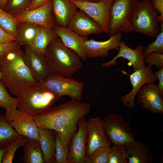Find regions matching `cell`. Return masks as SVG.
Wrapping results in <instances>:
<instances>
[{
    "mask_svg": "<svg viewBox=\"0 0 163 163\" xmlns=\"http://www.w3.org/2000/svg\"><path fill=\"white\" fill-rule=\"evenodd\" d=\"M51 11L55 25L67 27L78 8L70 0H51Z\"/></svg>",
    "mask_w": 163,
    "mask_h": 163,
    "instance_id": "44dd1931",
    "label": "cell"
},
{
    "mask_svg": "<svg viewBox=\"0 0 163 163\" xmlns=\"http://www.w3.org/2000/svg\"><path fill=\"white\" fill-rule=\"evenodd\" d=\"M48 0H31L26 10L30 11L37 8L45 3Z\"/></svg>",
    "mask_w": 163,
    "mask_h": 163,
    "instance_id": "60d3db41",
    "label": "cell"
},
{
    "mask_svg": "<svg viewBox=\"0 0 163 163\" xmlns=\"http://www.w3.org/2000/svg\"><path fill=\"white\" fill-rule=\"evenodd\" d=\"M102 122L106 134L113 145H124L135 140L136 133L119 114L107 115Z\"/></svg>",
    "mask_w": 163,
    "mask_h": 163,
    "instance_id": "ba28073f",
    "label": "cell"
},
{
    "mask_svg": "<svg viewBox=\"0 0 163 163\" xmlns=\"http://www.w3.org/2000/svg\"><path fill=\"white\" fill-rule=\"evenodd\" d=\"M0 39L7 42H10L17 40L5 32L0 27Z\"/></svg>",
    "mask_w": 163,
    "mask_h": 163,
    "instance_id": "b9f144b4",
    "label": "cell"
},
{
    "mask_svg": "<svg viewBox=\"0 0 163 163\" xmlns=\"http://www.w3.org/2000/svg\"><path fill=\"white\" fill-rule=\"evenodd\" d=\"M27 137L20 135L15 140L12 141L7 146V151L3 157L2 163H12L15 153L18 148L23 146L26 141Z\"/></svg>",
    "mask_w": 163,
    "mask_h": 163,
    "instance_id": "d6a6232c",
    "label": "cell"
},
{
    "mask_svg": "<svg viewBox=\"0 0 163 163\" xmlns=\"http://www.w3.org/2000/svg\"><path fill=\"white\" fill-rule=\"evenodd\" d=\"M155 75L159 80V83L157 86L158 88L160 94L163 97V68L159 69L158 71L153 72Z\"/></svg>",
    "mask_w": 163,
    "mask_h": 163,
    "instance_id": "ab89813d",
    "label": "cell"
},
{
    "mask_svg": "<svg viewBox=\"0 0 163 163\" xmlns=\"http://www.w3.org/2000/svg\"><path fill=\"white\" fill-rule=\"evenodd\" d=\"M24 154L22 160L24 163H44L43 152L39 141L27 137L23 146Z\"/></svg>",
    "mask_w": 163,
    "mask_h": 163,
    "instance_id": "4316f807",
    "label": "cell"
},
{
    "mask_svg": "<svg viewBox=\"0 0 163 163\" xmlns=\"http://www.w3.org/2000/svg\"><path fill=\"white\" fill-rule=\"evenodd\" d=\"M159 12L153 6L152 0L139 1L130 17L129 22L133 30L155 38L160 33V26L157 18Z\"/></svg>",
    "mask_w": 163,
    "mask_h": 163,
    "instance_id": "3957f363",
    "label": "cell"
},
{
    "mask_svg": "<svg viewBox=\"0 0 163 163\" xmlns=\"http://www.w3.org/2000/svg\"><path fill=\"white\" fill-rule=\"evenodd\" d=\"M124 145H114L107 157V163H127Z\"/></svg>",
    "mask_w": 163,
    "mask_h": 163,
    "instance_id": "836d02e7",
    "label": "cell"
},
{
    "mask_svg": "<svg viewBox=\"0 0 163 163\" xmlns=\"http://www.w3.org/2000/svg\"><path fill=\"white\" fill-rule=\"evenodd\" d=\"M130 82L133 87L131 91L127 94L120 97L121 102L128 108H134V100L139 90L144 85L155 82L158 79L152 72L151 67H144L137 70L129 75Z\"/></svg>",
    "mask_w": 163,
    "mask_h": 163,
    "instance_id": "7c38bea8",
    "label": "cell"
},
{
    "mask_svg": "<svg viewBox=\"0 0 163 163\" xmlns=\"http://www.w3.org/2000/svg\"><path fill=\"white\" fill-rule=\"evenodd\" d=\"M100 26L102 32L108 34L110 24L109 10L112 0L92 2L84 0H70Z\"/></svg>",
    "mask_w": 163,
    "mask_h": 163,
    "instance_id": "9c48e42d",
    "label": "cell"
},
{
    "mask_svg": "<svg viewBox=\"0 0 163 163\" xmlns=\"http://www.w3.org/2000/svg\"><path fill=\"white\" fill-rule=\"evenodd\" d=\"M53 29L57 37L66 47L75 51L83 61L87 60L84 43L88 38L80 36L67 27L55 25Z\"/></svg>",
    "mask_w": 163,
    "mask_h": 163,
    "instance_id": "ac0fdd59",
    "label": "cell"
},
{
    "mask_svg": "<svg viewBox=\"0 0 163 163\" xmlns=\"http://www.w3.org/2000/svg\"><path fill=\"white\" fill-rule=\"evenodd\" d=\"M119 50L118 53L112 59L107 62H103L102 66L108 68L117 64V59L123 57L129 61L128 65L133 66V71L146 66L145 62V56L143 53L144 47L140 45L137 46L135 49H133L128 46L123 40H121L119 44Z\"/></svg>",
    "mask_w": 163,
    "mask_h": 163,
    "instance_id": "9a60e30c",
    "label": "cell"
},
{
    "mask_svg": "<svg viewBox=\"0 0 163 163\" xmlns=\"http://www.w3.org/2000/svg\"><path fill=\"white\" fill-rule=\"evenodd\" d=\"M137 99L141 107L152 113H163V99L155 82L145 85L138 91Z\"/></svg>",
    "mask_w": 163,
    "mask_h": 163,
    "instance_id": "4fadbf2b",
    "label": "cell"
},
{
    "mask_svg": "<svg viewBox=\"0 0 163 163\" xmlns=\"http://www.w3.org/2000/svg\"><path fill=\"white\" fill-rule=\"evenodd\" d=\"M87 132L86 159L98 149L111 147V143L106 134L99 116L91 118L87 121Z\"/></svg>",
    "mask_w": 163,
    "mask_h": 163,
    "instance_id": "8fae6325",
    "label": "cell"
},
{
    "mask_svg": "<svg viewBox=\"0 0 163 163\" xmlns=\"http://www.w3.org/2000/svg\"><path fill=\"white\" fill-rule=\"evenodd\" d=\"M32 118L38 127L51 129L59 133L69 145L71 138L76 132L77 126L50 118L38 117Z\"/></svg>",
    "mask_w": 163,
    "mask_h": 163,
    "instance_id": "603a6c76",
    "label": "cell"
},
{
    "mask_svg": "<svg viewBox=\"0 0 163 163\" xmlns=\"http://www.w3.org/2000/svg\"><path fill=\"white\" fill-rule=\"evenodd\" d=\"M43 57L51 74L71 77L82 66L81 59L56 37L50 42Z\"/></svg>",
    "mask_w": 163,
    "mask_h": 163,
    "instance_id": "7a4b0ae2",
    "label": "cell"
},
{
    "mask_svg": "<svg viewBox=\"0 0 163 163\" xmlns=\"http://www.w3.org/2000/svg\"><path fill=\"white\" fill-rule=\"evenodd\" d=\"M141 0V1H142V0Z\"/></svg>",
    "mask_w": 163,
    "mask_h": 163,
    "instance_id": "681fc988",
    "label": "cell"
},
{
    "mask_svg": "<svg viewBox=\"0 0 163 163\" xmlns=\"http://www.w3.org/2000/svg\"><path fill=\"white\" fill-rule=\"evenodd\" d=\"M17 24L13 16L0 7V27L7 34L18 40Z\"/></svg>",
    "mask_w": 163,
    "mask_h": 163,
    "instance_id": "4dcf8cb0",
    "label": "cell"
},
{
    "mask_svg": "<svg viewBox=\"0 0 163 163\" xmlns=\"http://www.w3.org/2000/svg\"><path fill=\"white\" fill-rule=\"evenodd\" d=\"M24 47L22 55L24 62L34 78L41 82L51 74L43 57L37 55L27 46Z\"/></svg>",
    "mask_w": 163,
    "mask_h": 163,
    "instance_id": "ffe728a7",
    "label": "cell"
},
{
    "mask_svg": "<svg viewBox=\"0 0 163 163\" xmlns=\"http://www.w3.org/2000/svg\"><path fill=\"white\" fill-rule=\"evenodd\" d=\"M88 2H99L102 1L103 0H84Z\"/></svg>",
    "mask_w": 163,
    "mask_h": 163,
    "instance_id": "f6af8a7d",
    "label": "cell"
},
{
    "mask_svg": "<svg viewBox=\"0 0 163 163\" xmlns=\"http://www.w3.org/2000/svg\"><path fill=\"white\" fill-rule=\"evenodd\" d=\"M7 146H0V163H2L3 157L7 151Z\"/></svg>",
    "mask_w": 163,
    "mask_h": 163,
    "instance_id": "7bdbcfd3",
    "label": "cell"
},
{
    "mask_svg": "<svg viewBox=\"0 0 163 163\" xmlns=\"http://www.w3.org/2000/svg\"><path fill=\"white\" fill-rule=\"evenodd\" d=\"M128 163H152L153 156L144 142L135 140L124 145Z\"/></svg>",
    "mask_w": 163,
    "mask_h": 163,
    "instance_id": "7402d4cb",
    "label": "cell"
},
{
    "mask_svg": "<svg viewBox=\"0 0 163 163\" xmlns=\"http://www.w3.org/2000/svg\"><path fill=\"white\" fill-rule=\"evenodd\" d=\"M18 99L17 109L32 117L52 107L57 101L54 95L40 82L38 87Z\"/></svg>",
    "mask_w": 163,
    "mask_h": 163,
    "instance_id": "5b68a950",
    "label": "cell"
},
{
    "mask_svg": "<svg viewBox=\"0 0 163 163\" xmlns=\"http://www.w3.org/2000/svg\"><path fill=\"white\" fill-rule=\"evenodd\" d=\"M87 123L84 117L77 123L78 130L72 137L69 145L68 163L86 162Z\"/></svg>",
    "mask_w": 163,
    "mask_h": 163,
    "instance_id": "30bf717a",
    "label": "cell"
},
{
    "mask_svg": "<svg viewBox=\"0 0 163 163\" xmlns=\"http://www.w3.org/2000/svg\"><path fill=\"white\" fill-rule=\"evenodd\" d=\"M54 133L56 146L54 163H68L67 156L69 145L59 133L55 131Z\"/></svg>",
    "mask_w": 163,
    "mask_h": 163,
    "instance_id": "f546056e",
    "label": "cell"
},
{
    "mask_svg": "<svg viewBox=\"0 0 163 163\" xmlns=\"http://www.w3.org/2000/svg\"><path fill=\"white\" fill-rule=\"evenodd\" d=\"M40 26L38 34L32 44L28 48L37 55L43 57L47 47L51 41L57 37L53 29Z\"/></svg>",
    "mask_w": 163,
    "mask_h": 163,
    "instance_id": "d4e9b609",
    "label": "cell"
},
{
    "mask_svg": "<svg viewBox=\"0 0 163 163\" xmlns=\"http://www.w3.org/2000/svg\"><path fill=\"white\" fill-rule=\"evenodd\" d=\"M111 149V147L98 149L87 159L86 163H107L108 155Z\"/></svg>",
    "mask_w": 163,
    "mask_h": 163,
    "instance_id": "d590c367",
    "label": "cell"
},
{
    "mask_svg": "<svg viewBox=\"0 0 163 163\" xmlns=\"http://www.w3.org/2000/svg\"><path fill=\"white\" fill-rule=\"evenodd\" d=\"M30 2L31 1V0H30Z\"/></svg>",
    "mask_w": 163,
    "mask_h": 163,
    "instance_id": "c3c4849f",
    "label": "cell"
},
{
    "mask_svg": "<svg viewBox=\"0 0 163 163\" xmlns=\"http://www.w3.org/2000/svg\"><path fill=\"white\" fill-rule=\"evenodd\" d=\"M91 108L89 103L72 99L48 108L36 117L51 118L77 126L78 121L88 113Z\"/></svg>",
    "mask_w": 163,
    "mask_h": 163,
    "instance_id": "277c9868",
    "label": "cell"
},
{
    "mask_svg": "<svg viewBox=\"0 0 163 163\" xmlns=\"http://www.w3.org/2000/svg\"><path fill=\"white\" fill-rule=\"evenodd\" d=\"M153 6L159 12L157 18L158 23H163V0H152Z\"/></svg>",
    "mask_w": 163,
    "mask_h": 163,
    "instance_id": "f35d334b",
    "label": "cell"
},
{
    "mask_svg": "<svg viewBox=\"0 0 163 163\" xmlns=\"http://www.w3.org/2000/svg\"><path fill=\"white\" fill-rule=\"evenodd\" d=\"M13 16L17 23L29 22L52 29L55 25L52 13L51 0H48L37 8L30 11L25 10Z\"/></svg>",
    "mask_w": 163,
    "mask_h": 163,
    "instance_id": "5bb4252c",
    "label": "cell"
},
{
    "mask_svg": "<svg viewBox=\"0 0 163 163\" xmlns=\"http://www.w3.org/2000/svg\"><path fill=\"white\" fill-rule=\"evenodd\" d=\"M2 74L1 70L0 69V81L2 80Z\"/></svg>",
    "mask_w": 163,
    "mask_h": 163,
    "instance_id": "7dc6e473",
    "label": "cell"
},
{
    "mask_svg": "<svg viewBox=\"0 0 163 163\" xmlns=\"http://www.w3.org/2000/svg\"><path fill=\"white\" fill-rule=\"evenodd\" d=\"M30 2V0H7L2 9L14 16L25 11Z\"/></svg>",
    "mask_w": 163,
    "mask_h": 163,
    "instance_id": "1f68e13d",
    "label": "cell"
},
{
    "mask_svg": "<svg viewBox=\"0 0 163 163\" xmlns=\"http://www.w3.org/2000/svg\"><path fill=\"white\" fill-rule=\"evenodd\" d=\"M9 43V42H6L4 40H3L0 39V44H5V43Z\"/></svg>",
    "mask_w": 163,
    "mask_h": 163,
    "instance_id": "bcb514c9",
    "label": "cell"
},
{
    "mask_svg": "<svg viewBox=\"0 0 163 163\" xmlns=\"http://www.w3.org/2000/svg\"><path fill=\"white\" fill-rule=\"evenodd\" d=\"M67 27L80 36L86 38L91 34H96L102 32L99 25L80 9L74 14Z\"/></svg>",
    "mask_w": 163,
    "mask_h": 163,
    "instance_id": "e0dca14e",
    "label": "cell"
},
{
    "mask_svg": "<svg viewBox=\"0 0 163 163\" xmlns=\"http://www.w3.org/2000/svg\"><path fill=\"white\" fill-rule=\"evenodd\" d=\"M18 100L9 94L2 81H0V107L5 109V119L9 123L17 111Z\"/></svg>",
    "mask_w": 163,
    "mask_h": 163,
    "instance_id": "83f0119b",
    "label": "cell"
},
{
    "mask_svg": "<svg viewBox=\"0 0 163 163\" xmlns=\"http://www.w3.org/2000/svg\"><path fill=\"white\" fill-rule=\"evenodd\" d=\"M160 24V32L155 40L149 43L147 48L143 50L145 56L152 52L163 54V23Z\"/></svg>",
    "mask_w": 163,
    "mask_h": 163,
    "instance_id": "e575fe53",
    "label": "cell"
},
{
    "mask_svg": "<svg viewBox=\"0 0 163 163\" xmlns=\"http://www.w3.org/2000/svg\"><path fill=\"white\" fill-rule=\"evenodd\" d=\"M139 2L138 0H112L109 10L108 34L110 36L117 32L130 33L134 31L129 20Z\"/></svg>",
    "mask_w": 163,
    "mask_h": 163,
    "instance_id": "8992f818",
    "label": "cell"
},
{
    "mask_svg": "<svg viewBox=\"0 0 163 163\" xmlns=\"http://www.w3.org/2000/svg\"><path fill=\"white\" fill-rule=\"evenodd\" d=\"M39 30V25L31 22H23L17 23L18 40L21 46L27 47L30 46L38 34Z\"/></svg>",
    "mask_w": 163,
    "mask_h": 163,
    "instance_id": "484cf974",
    "label": "cell"
},
{
    "mask_svg": "<svg viewBox=\"0 0 163 163\" xmlns=\"http://www.w3.org/2000/svg\"><path fill=\"white\" fill-rule=\"evenodd\" d=\"M21 46L18 40L0 44V60L8 53L17 49Z\"/></svg>",
    "mask_w": 163,
    "mask_h": 163,
    "instance_id": "74e56055",
    "label": "cell"
},
{
    "mask_svg": "<svg viewBox=\"0 0 163 163\" xmlns=\"http://www.w3.org/2000/svg\"><path fill=\"white\" fill-rule=\"evenodd\" d=\"M144 61L150 66L155 65L160 69L163 68V54L151 53L145 56Z\"/></svg>",
    "mask_w": 163,
    "mask_h": 163,
    "instance_id": "8d00e7d4",
    "label": "cell"
},
{
    "mask_svg": "<svg viewBox=\"0 0 163 163\" xmlns=\"http://www.w3.org/2000/svg\"><path fill=\"white\" fill-rule=\"evenodd\" d=\"M40 82L54 95L57 101L64 95L77 101L82 99L84 83L71 77L51 74Z\"/></svg>",
    "mask_w": 163,
    "mask_h": 163,
    "instance_id": "52a82bcc",
    "label": "cell"
},
{
    "mask_svg": "<svg viewBox=\"0 0 163 163\" xmlns=\"http://www.w3.org/2000/svg\"><path fill=\"white\" fill-rule=\"evenodd\" d=\"M122 35V32H117L110 36L109 39L103 41H96L93 39H88L84 43L87 58L107 57L109 55V50H115L118 51Z\"/></svg>",
    "mask_w": 163,
    "mask_h": 163,
    "instance_id": "2e32d148",
    "label": "cell"
},
{
    "mask_svg": "<svg viewBox=\"0 0 163 163\" xmlns=\"http://www.w3.org/2000/svg\"><path fill=\"white\" fill-rule=\"evenodd\" d=\"M10 123L20 135L39 141L38 127L34 119L18 110Z\"/></svg>",
    "mask_w": 163,
    "mask_h": 163,
    "instance_id": "d6986e66",
    "label": "cell"
},
{
    "mask_svg": "<svg viewBox=\"0 0 163 163\" xmlns=\"http://www.w3.org/2000/svg\"><path fill=\"white\" fill-rule=\"evenodd\" d=\"M7 0H0V7L3 8L5 5Z\"/></svg>",
    "mask_w": 163,
    "mask_h": 163,
    "instance_id": "ee69618b",
    "label": "cell"
},
{
    "mask_svg": "<svg viewBox=\"0 0 163 163\" xmlns=\"http://www.w3.org/2000/svg\"><path fill=\"white\" fill-rule=\"evenodd\" d=\"M21 46L0 60L4 85L12 94L19 99L38 87L40 82L33 76L22 58Z\"/></svg>",
    "mask_w": 163,
    "mask_h": 163,
    "instance_id": "6da1fadb",
    "label": "cell"
},
{
    "mask_svg": "<svg viewBox=\"0 0 163 163\" xmlns=\"http://www.w3.org/2000/svg\"><path fill=\"white\" fill-rule=\"evenodd\" d=\"M8 122L5 116L0 115V146H7L20 135Z\"/></svg>",
    "mask_w": 163,
    "mask_h": 163,
    "instance_id": "f1b7e54d",
    "label": "cell"
},
{
    "mask_svg": "<svg viewBox=\"0 0 163 163\" xmlns=\"http://www.w3.org/2000/svg\"><path fill=\"white\" fill-rule=\"evenodd\" d=\"M39 140L45 163L54 162L56 142L54 131L38 127Z\"/></svg>",
    "mask_w": 163,
    "mask_h": 163,
    "instance_id": "cb8c5ba5",
    "label": "cell"
}]
</instances>
